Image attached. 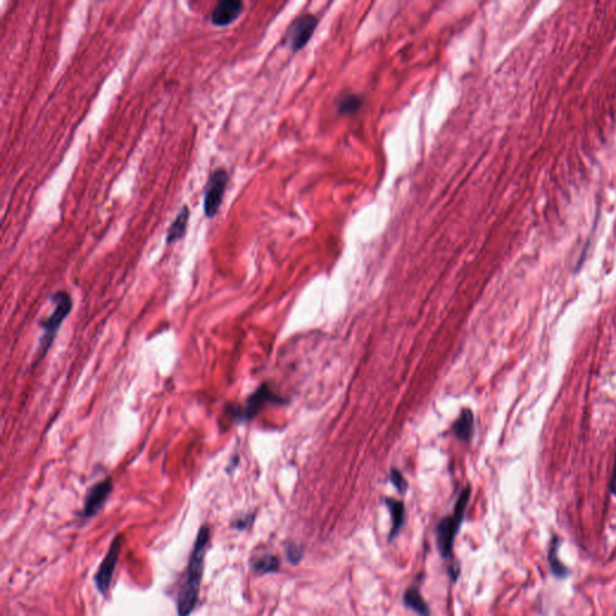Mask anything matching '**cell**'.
Masks as SVG:
<instances>
[{"label": "cell", "instance_id": "1", "mask_svg": "<svg viewBox=\"0 0 616 616\" xmlns=\"http://www.w3.org/2000/svg\"><path fill=\"white\" fill-rule=\"evenodd\" d=\"M210 542V527L204 525L199 530L194 548L189 558L188 567L185 570V580L177 596V612L178 616H189L195 610L200 584H202L206 550Z\"/></svg>", "mask_w": 616, "mask_h": 616}, {"label": "cell", "instance_id": "2", "mask_svg": "<svg viewBox=\"0 0 616 616\" xmlns=\"http://www.w3.org/2000/svg\"><path fill=\"white\" fill-rule=\"evenodd\" d=\"M470 497L471 487H465L455 503L453 516H445L437 525V546L442 558H452L454 541L465 518L466 508Z\"/></svg>", "mask_w": 616, "mask_h": 616}, {"label": "cell", "instance_id": "3", "mask_svg": "<svg viewBox=\"0 0 616 616\" xmlns=\"http://www.w3.org/2000/svg\"><path fill=\"white\" fill-rule=\"evenodd\" d=\"M51 300L53 302V310L40 324L42 332H44L41 339H40V352H41L42 355H45L47 350L50 349L51 344L55 341L59 327L69 315V313L72 312V296L67 291H57V293L53 294Z\"/></svg>", "mask_w": 616, "mask_h": 616}, {"label": "cell", "instance_id": "4", "mask_svg": "<svg viewBox=\"0 0 616 616\" xmlns=\"http://www.w3.org/2000/svg\"><path fill=\"white\" fill-rule=\"evenodd\" d=\"M318 25V20L315 15L305 13L295 18L287 30L284 42L291 51H300L306 46Z\"/></svg>", "mask_w": 616, "mask_h": 616}, {"label": "cell", "instance_id": "5", "mask_svg": "<svg viewBox=\"0 0 616 616\" xmlns=\"http://www.w3.org/2000/svg\"><path fill=\"white\" fill-rule=\"evenodd\" d=\"M228 181L229 175L224 169H217L211 175L204 197V210L207 217H214L218 212L227 189Z\"/></svg>", "mask_w": 616, "mask_h": 616}, {"label": "cell", "instance_id": "6", "mask_svg": "<svg viewBox=\"0 0 616 616\" xmlns=\"http://www.w3.org/2000/svg\"><path fill=\"white\" fill-rule=\"evenodd\" d=\"M282 402H283V398L277 396L273 390L268 388V384H263L248 398L246 406L242 409L241 408L232 409L230 413L232 418H236V419L249 420L254 418L259 413L260 409L266 406L268 403Z\"/></svg>", "mask_w": 616, "mask_h": 616}, {"label": "cell", "instance_id": "7", "mask_svg": "<svg viewBox=\"0 0 616 616\" xmlns=\"http://www.w3.org/2000/svg\"><path fill=\"white\" fill-rule=\"evenodd\" d=\"M123 541L124 539H123L122 535H118L114 538L112 544L110 546L109 551H107V555L104 558V561L101 562L99 570H98V573L96 575V584H97L98 590L101 594H106V592L109 591L110 584H111L112 578H114V568H116V565H117Z\"/></svg>", "mask_w": 616, "mask_h": 616}, {"label": "cell", "instance_id": "8", "mask_svg": "<svg viewBox=\"0 0 616 616\" xmlns=\"http://www.w3.org/2000/svg\"><path fill=\"white\" fill-rule=\"evenodd\" d=\"M114 490L112 479L106 478L93 485L87 492L84 506V516L86 518H92L99 513L101 508L104 507L106 501L109 499L110 494Z\"/></svg>", "mask_w": 616, "mask_h": 616}, {"label": "cell", "instance_id": "9", "mask_svg": "<svg viewBox=\"0 0 616 616\" xmlns=\"http://www.w3.org/2000/svg\"><path fill=\"white\" fill-rule=\"evenodd\" d=\"M244 11V3L240 0H224L217 4L211 15V21L217 27H225L239 18Z\"/></svg>", "mask_w": 616, "mask_h": 616}, {"label": "cell", "instance_id": "10", "mask_svg": "<svg viewBox=\"0 0 616 616\" xmlns=\"http://www.w3.org/2000/svg\"><path fill=\"white\" fill-rule=\"evenodd\" d=\"M454 435L462 442H470L474 432L473 413L468 408H464L453 425Z\"/></svg>", "mask_w": 616, "mask_h": 616}, {"label": "cell", "instance_id": "11", "mask_svg": "<svg viewBox=\"0 0 616 616\" xmlns=\"http://www.w3.org/2000/svg\"><path fill=\"white\" fill-rule=\"evenodd\" d=\"M386 503L393 519V526L389 535V542H391L394 541L395 537L400 533L405 523V504L401 501L394 499H386Z\"/></svg>", "mask_w": 616, "mask_h": 616}, {"label": "cell", "instance_id": "12", "mask_svg": "<svg viewBox=\"0 0 616 616\" xmlns=\"http://www.w3.org/2000/svg\"><path fill=\"white\" fill-rule=\"evenodd\" d=\"M403 602L407 608L414 610L420 616H431L428 603L424 601L418 587H409L403 595Z\"/></svg>", "mask_w": 616, "mask_h": 616}, {"label": "cell", "instance_id": "13", "mask_svg": "<svg viewBox=\"0 0 616 616\" xmlns=\"http://www.w3.org/2000/svg\"><path fill=\"white\" fill-rule=\"evenodd\" d=\"M189 210L187 206H185L180 214L177 216L176 219L173 221L171 227L169 228L168 235H166V242L169 244L172 242H176L178 240L182 239L185 235V229L188 225Z\"/></svg>", "mask_w": 616, "mask_h": 616}, {"label": "cell", "instance_id": "14", "mask_svg": "<svg viewBox=\"0 0 616 616\" xmlns=\"http://www.w3.org/2000/svg\"><path fill=\"white\" fill-rule=\"evenodd\" d=\"M339 112L342 114H350L357 112L362 106V98L354 93L342 94L336 103Z\"/></svg>", "mask_w": 616, "mask_h": 616}, {"label": "cell", "instance_id": "15", "mask_svg": "<svg viewBox=\"0 0 616 616\" xmlns=\"http://www.w3.org/2000/svg\"><path fill=\"white\" fill-rule=\"evenodd\" d=\"M251 566L258 573L268 575V573H273V572L278 570V568H280V561L273 555H264V556L253 558L251 562Z\"/></svg>", "mask_w": 616, "mask_h": 616}, {"label": "cell", "instance_id": "16", "mask_svg": "<svg viewBox=\"0 0 616 616\" xmlns=\"http://www.w3.org/2000/svg\"><path fill=\"white\" fill-rule=\"evenodd\" d=\"M558 538H553V541H551V544H550V566H551L553 575H558L560 578H565V577L568 575V570H567L566 567L563 566L561 562H560V560H558Z\"/></svg>", "mask_w": 616, "mask_h": 616}, {"label": "cell", "instance_id": "17", "mask_svg": "<svg viewBox=\"0 0 616 616\" xmlns=\"http://www.w3.org/2000/svg\"><path fill=\"white\" fill-rule=\"evenodd\" d=\"M285 556L287 560L291 565H298L302 560L303 556V549L300 545L294 544V543H287L285 544Z\"/></svg>", "mask_w": 616, "mask_h": 616}, {"label": "cell", "instance_id": "18", "mask_svg": "<svg viewBox=\"0 0 616 616\" xmlns=\"http://www.w3.org/2000/svg\"><path fill=\"white\" fill-rule=\"evenodd\" d=\"M390 480L394 484V487L398 489V492H401V494H405L407 489H408L406 479L403 478L402 473L400 471L393 468L391 473H390Z\"/></svg>", "mask_w": 616, "mask_h": 616}, {"label": "cell", "instance_id": "19", "mask_svg": "<svg viewBox=\"0 0 616 616\" xmlns=\"http://www.w3.org/2000/svg\"><path fill=\"white\" fill-rule=\"evenodd\" d=\"M254 521V516L253 514H247V516H240L237 519L232 521L231 526L236 530H246L249 527Z\"/></svg>", "mask_w": 616, "mask_h": 616}, {"label": "cell", "instance_id": "20", "mask_svg": "<svg viewBox=\"0 0 616 616\" xmlns=\"http://www.w3.org/2000/svg\"><path fill=\"white\" fill-rule=\"evenodd\" d=\"M612 494H615V496H616V464H615V468H614V474H612Z\"/></svg>", "mask_w": 616, "mask_h": 616}]
</instances>
